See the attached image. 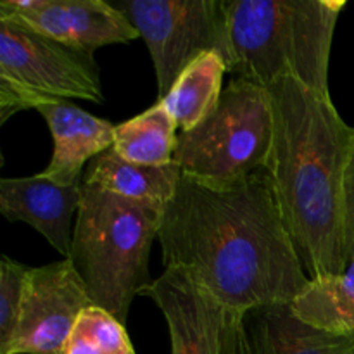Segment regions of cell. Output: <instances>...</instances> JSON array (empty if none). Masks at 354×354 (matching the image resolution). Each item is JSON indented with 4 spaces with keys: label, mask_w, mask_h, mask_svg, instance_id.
Returning <instances> with one entry per match:
<instances>
[{
    "label": "cell",
    "mask_w": 354,
    "mask_h": 354,
    "mask_svg": "<svg viewBox=\"0 0 354 354\" xmlns=\"http://www.w3.org/2000/svg\"><path fill=\"white\" fill-rule=\"evenodd\" d=\"M158 241L165 268H185L242 313L292 303L310 282L268 169L227 187L182 175Z\"/></svg>",
    "instance_id": "cell-1"
},
{
    "label": "cell",
    "mask_w": 354,
    "mask_h": 354,
    "mask_svg": "<svg viewBox=\"0 0 354 354\" xmlns=\"http://www.w3.org/2000/svg\"><path fill=\"white\" fill-rule=\"evenodd\" d=\"M268 88L273 147L268 171L294 245L310 279L348 266L344 244V173L354 128L330 97L296 78Z\"/></svg>",
    "instance_id": "cell-2"
},
{
    "label": "cell",
    "mask_w": 354,
    "mask_h": 354,
    "mask_svg": "<svg viewBox=\"0 0 354 354\" xmlns=\"http://www.w3.org/2000/svg\"><path fill=\"white\" fill-rule=\"evenodd\" d=\"M344 0H225L232 78H296L330 97L332 41Z\"/></svg>",
    "instance_id": "cell-3"
},
{
    "label": "cell",
    "mask_w": 354,
    "mask_h": 354,
    "mask_svg": "<svg viewBox=\"0 0 354 354\" xmlns=\"http://www.w3.org/2000/svg\"><path fill=\"white\" fill-rule=\"evenodd\" d=\"M165 207L124 199L83 183L82 204L68 259L85 283L92 306L127 325L137 296L154 280L149 256L158 241Z\"/></svg>",
    "instance_id": "cell-4"
},
{
    "label": "cell",
    "mask_w": 354,
    "mask_h": 354,
    "mask_svg": "<svg viewBox=\"0 0 354 354\" xmlns=\"http://www.w3.org/2000/svg\"><path fill=\"white\" fill-rule=\"evenodd\" d=\"M273 113L268 88L232 78L220 102L201 124L180 131L175 165L183 176L209 187H227L268 169Z\"/></svg>",
    "instance_id": "cell-5"
},
{
    "label": "cell",
    "mask_w": 354,
    "mask_h": 354,
    "mask_svg": "<svg viewBox=\"0 0 354 354\" xmlns=\"http://www.w3.org/2000/svg\"><path fill=\"white\" fill-rule=\"evenodd\" d=\"M71 99L104 102L93 55L0 19V124L21 111Z\"/></svg>",
    "instance_id": "cell-6"
},
{
    "label": "cell",
    "mask_w": 354,
    "mask_h": 354,
    "mask_svg": "<svg viewBox=\"0 0 354 354\" xmlns=\"http://www.w3.org/2000/svg\"><path fill=\"white\" fill-rule=\"evenodd\" d=\"M147 45L159 99L194 61L209 52L230 68L225 0H114Z\"/></svg>",
    "instance_id": "cell-7"
},
{
    "label": "cell",
    "mask_w": 354,
    "mask_h": 354,
    "mask_svg": "<svg viewBox=\"0 0 354 354\" xmlns=\"http://www.w3.org/2000/svg\"><path fill=\"white\" fill-rule=\"evenodd\" d=\"M145 296L165 317L171 354H248L245 313L218 299L185 268H165Z\"/></svg>",
    "instance_id": "cell-8"
},
{
    "label": "cell",
    "mask_w": 354,
    "mask_h": 354,
    "mask_svg": "<svg viewBox=\"0 0 354 354\" xmlns=\"http://www.w3.org/2000/svg\"><path fill=\"white\" fill-rule=\"evenodd\" d=\"M88 306L85 283L69 259L31 268L19 322L0 354H62Z\"/></svg>",
    "instance_id": "cell-9"
},
{
    "label": "cell",
    "mask_w": 354,
    "mask_h": 354,
    "mask_svg": "<svg viewBox=\"0 0 354 354\" xmlns=\"http://www.w3.org/2000/svg\"><path fill=\"white\" fill-rule=\"evenodd\" d=\"M0 19L92 55L106 45L140 38L128 17L106 0H2Z\"/></svg>",
    "instance_id": "cell-10"
},
{
    "label": "cell",
    "mask_w": 354,
    "mask_h": 354,
    "mask_svg": "<svg viewBox=\"0 0 354 354\" xmlns=\"http://www.w3.org/2000/svg\"><path fill=\"white\" fill-rule=\"evenodd\" d=\"M83 183L61 185L40 175L0 180V214L26 223L68 259L82 204Z\"/></svg>",
    "instance_id": "cell-11"
},
{
    "label": "cell",
    "mask_w": 354,
    "mask_h": 354,
    "mask_svg": "<svg viewBox=\"0 0 354 354\" xmlns=\"http://www.w3.org/2000/svg\"><path fill=\"white\" fill-rule=\"evenodd\" d=\"M52 135V158L38 175L61 185L83 183V175L93 158L109 151L114 142L111 121L86 113L71 100H55L38 106Z\"/></svg>",
    "instance_id": "cell-12"
},
{
    "label": "cell",
    "mask_w": 354,
    "mask_h": 354,
    "mask_svg": "<svg viewBox=\"0 0 354 354\" xmlns=\"http://www.w3.org/2000/svg\"><path fill=\"white\" fill-rule=\"evenodd\" d=\"M244 327L248 354H354V332L311 327L294 315L290 303L248 311Z\"/></svg>",
    "instance_id": "cell-13"
},
{
    "label": "cell",
    "mask_w": 354,
    "mask_h": 354,
    "mask_svg": "<svg viewBox=\"0 0 354 354\" xmlns=\"http://www.w3.org/2000/svg\"><path fill=\"white\" fill-rule=\"evenodd\" d=\"M180 178L182 169L175 162L168 166L135 165L109 149L88 162L83 183L124 199L166 207L175 196Z\"/></svg>",
    "instance_id": "cell-14"
},
{
    "label": "cell",
    "mask_w": 354,
    "mask_h": 354,
    "mask_svg": "<svg viewBox=\"0 0 354 354\" xmlns=\"http://www.w3.org/2000/svg\"><path fill=\"white\" fill-rule=\"evenodd\" d=\"M227 61L218 52L201 55L176 78L169 92L158 99L168 109L180 131L203 123L220 102Z\"/></svg>",
    "instance_id": "cell-15"
},
{
    "label": "cell",
    "mask_w": 354,
    "mask_h": 354,
    "mask_svg": "<svg viewBox=\"0 0 354 354\" xmlns=\"http://www.w3.org/2000/svg\"><path fill=\"white\" fill-rule=\"evenodd\" d=\"M290 308L311 327L335 334L354 332V259L342 273L310 279Z\"/></svg>",
    "instance_id": "cell-16"
},
{
    "label": "cell",
    "mask_w": 354,
    "mask_h": 354,
    "mask_svg": "<svg viewBox=\"0 0 354 354\" xmlns=\"http://www.w3.org/2000/svg\"><path fill=\"white\" fill-rule=\"evenodd\" d=\"M178 127L161 102L114 128L113 151L127 161L144 166L175 162Z\"/></svg>",
    "instance_id": "cell-17"
},
{
    "label": "cell",
    "mask_w": 354,
    "mask_h": 354,
    "mask_svg": "<svg viewBox=\"0 0 354 354\" xmlns=\"http://www.w3.org/2000/svg\"><path fill=\"white\" fill-rule=\"evenodd\" d=\"M62 354H135L124 324L97 306H88L76 322Z\"/></svg>",
    "instance_id": "cell-18"
},
{
    "label": "cell",
    "mask_w": 354,
    "mask_h": 354,
    "mask_svg": "<svg viewBox=\"0 0 354 354\" xmlns=\"http://www.w3.org/2000/svg\"><path fill=\"white\" fill-rule=\"evenodd\" d=\"M30 270L9 256L0 259V348L10 341L17 327Z\"/></svg>",
    "instance_id": "cell-19"
},
{
    "label": "cell",
    "mask_w": 354,
    "mask_h": 354,
    "mask_svg": "<svg viewBox=\"0 0 354 354\" xmlns=\"http://www.w3.org/2000/svg\"><path fill=\"white\" fill-rule=\"evenodd\" d=\"M342 211H344V244L348 261L354 259V133L349 149L348 165L344 173V192H342Z\"/></svg>",
    "instance_id": "cell-20"
}]
</instances>
